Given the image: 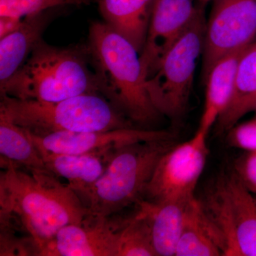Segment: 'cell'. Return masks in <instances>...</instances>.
Instances as JSON below:
<instances>
[{
  "instance_id": "20",
  "label": "cell",
  "mask_w": 256,
  "mask_h": 256,
  "mask_svg": "<svg viewBox=\"0 0 256 256\" xmlns=\"http://www.w3.org/2000/svg\"><path fill=\"white\" fill-rule=\"evenodd\" d=\"M1 162L28 169L47 170L38 148L23 128L0 114Z\"/></svg>"
},
{
  "instance_id": "7",
  "label": "cell",
  "mask_w": 256,
  "mask_h": 256,
  "mask_svg": "<svg viewBox=\"0 0 256 256\" xmlns=\"http://www.w3.org/2000/svg\"><path fill=\"white\" fill-rule=\"evenodd\" d=\"M202 204L223 256H256V198L235 174L220 178Z\"/></svg>"
},
{
  "instance_id": "2",
  "label": "cell",
  "mask_w": 256,
  "mask_h": 256,
  "mask_svg": "<svg viewBox=\"0 0 256 256\" xmlns=\"http://www.w3.org/2000/svg\"><path fill=\"white\" fill-rule=\"evenodd\" d=\"M85 44L100 95L132 122H156L161 114L146 90L140 54L134 45L99 21L90 22Z\"/></svg>"
},
{
  "instance_id": "3",
  "label": "cell",
  "mask_w": 256,
  "mask_h": 256,
  "mask_svg": "<svg viewBox=\"0 0 256 256\" xmlns=\"http://www.w3.org/2000/svg\"><path fill=\"white\" fill-rule=\"evenodd\" d=\"M88 94L100 92L86 44L56 46L43 40L0 87V96L44 102Z\"/></svg>"
},
{
  "instance_id": "24",
  "label": "cell",
  "mask_w": 256,
  "mask_h": 256,
  "mask_svg": "<svg viewBox=\"0 0 256 256\" xmlns=\"http://www.w3.org/2000/svg\"><path fill=\"white\" fill-rule=\"evenodd\" d=\"M234 174L252 194H256V152H245L236 160Z\"/></svg>"
},
{
  "instance_id": "13",
  "label": "cell",
  "mask_w": 256,
  "mask_h": 256,
  "mask_svg": "<svg viewBox=\"0 0 256 256\" xmlns=\"http://www.w3.org/2000/svg\"><path fill=\"white\" fill-rule=\"evenodd\" d=\"M63 9L56 8L26 16L18 30L0 40V87L24 64Z\"/></svg>"
},
{
  "instance_id": "1",
  "label": "cell",
  "mask_w": 256,
  "mask_h": 256,
  "mask_svg": "<svg viewBox=\"0 0 256 256\" xmlns=\"http://www.w3.org/2000/svg\"><path fill=\"white\" fill-rule=\"evenodd\" d=\"M0 223L24 233L42 256L60 229L80 224L88 210L80 197L47 170L28 169L1 162Z\"/></svg>"
},
{
  "instance_id": "23",
  "label": "cell",
  "mask_w": 256,
  "mask_h": 256,
  "mask_svg": "<svg viewBox=\"0 0 256 256\" xmlns=\"http://www.w3.org/2000/svg\"><path fill=\"white\" fill-rule=\"evenodd\" d=\"M227 132L230 146L245 152H256V118L244 124H236Z\"/></svg>"
},
{
  "instance_id": "4",
  "label": "cell",
  "mask_w": 256,
  "mask_h": 256,
  "mask_svg": "<svg viewBox=\"0 0 256 256\" xmlns=\"http://www.w3.org/2000/svg\"><path fill=\"white\" fill-rule=\"evenodd\" d=\"M0 114L34 136L132 128L133 122L100 94L57 102L21 100L1 96Z\"/></svg>"
},
{
  "instance_id": "11",
  "label": "cell",
  "mask_w": 256,
  "mask_h": 256,
  "mask_svg": "<svg viewBox=\"0 0 256 256\" xmlns=\"http://www.w3.org/2000/svg\"><path fill=\"white\" fill-rule=\"evenodd\" d=\"M26 132L38 149L56 154L96 152L119 149L134 143L172 140L173 138V134L166 131L134 127L92 132H60L45 136Z\"/></svg>"
},
{
  "instance_id": "18",
  "label": "cell",
  "mask_w": 256,
  "mask_h": 256,
  "mask_svg": "<svg viewBox=\"0 0 256 256\" xmlns=\"http://www.w3.org/2000/svg\"><path fill=\"white\" fill-rule=\"evenodd\" d=\"M256 108V42L248 46L239 60L233 96L215 124L218 134L227 132Z\"/></svg>"
},
{
  "instance_id": "14",
  "label": "cell",
  "mask_w": 256,
  "mask_h": 256,
  "mask_svg": "<svg viewBox=\"0 0 256 256\" xmlns=\"http://www.w3.org/2000/svg\"><path fill=\"white\" fill-rule=\"evenodd\" d=\"M46 169L68 184L80 197L102 176L116 150L84 154H56L40 150Z\"/></svg>"
},
{
  "instance_id": "26",
  "label": "cell",
  "mask_w": 256,
  "mask_h": 256,
  "mask_svg": "<svg viewBox=\"0 0 256 256\" xmlns=\"http://www.w3.org/2000/svg\"><path fill=\"white\" fill-rule=\"evenodd\" d=\"M196 2L198 3V4L200 5V6H201L202 8L204 9L205 6L208 4V3H210V2L214 1V0H196Z\"/></svg>"
},
{
  "instance_id": "22",
  "label": "cell",
  "mask_w": 256,
  "mask_h": 256,
  "mask_svg": "<svg viewBox=\"0 0 256 256\" xmlns=\"http://www.w3.org/2000/svg\"><path fill=\"white\" fill-rule=\"evenodd\" d=\"M97 0H0V16L24 18L56 8L89 5Z\"/></svg>"
},
{
  "instance_id": "8",
  "label": "cell",
  "mask_w": 256,
  "mask_h": 256,
  "mask_svg": "<svg viewBox=\"0 0 256 256\" xmlns=\"http://www.w3.org/2000/svg\"><path fill=\"white\" fill-rule=\"evenodd\" d=\"M207 136L208 133L198 129L191 139L165 152L156 165L142 200L161 203L194 197L208 154Z\"/></svg>"
},
{
  "instance_id": "25",
  "label": "cell",
  "mask_w": 256,
  "mask_h": 256,
  "mask_svg": "<svg viewBox=\"0 0 256 256\" xmlns=\"http://www.w3.org/2000/svg\"><path fill=\"white\" fill-rule=\"evenodd\" d=\"M24 18L12 16H0V40L20 28Z\"/></svg>"
},
{
  "instance_id": "12",
  "label": "cell",
  "mask_w": 256,
  "mask_h": 256,
  "mask_svg": "<svg viewBox=\"0 0 256 256\" xmlns=\"http://www.w3.org/2000/svg\"><path fill=\"white\" fill-rule=\"evenodd\" d=\"M122 222L88 215L82 224L60 229L42 256H116Z\"/></svg>"
},
{
  "instance_id": "5",
  "label": "cell",
  "mask_w": 256,
  "mask_h": 256,
  "mask_svg": "<svg viewBox=\"0 0 256 256\" xmlns=\"http://www.w3.org/2000/svg\"><path fill=\"white\" fill-rule=\"evenodd\" d=\"M172 140L128 144L116 150L102 176L80 196L88 215L106 218L142 201L161 156Z\"/></svg>"
},
{
  "instance_id": "9",
  "label": "cell",
  "mask_w": 256,
  "mask_h": 256,
  "mask_svg": "<svg viewBox=\"0 0 256 256\" xmlns=\"http://www.w3.org/2000/svg\"><path fill=\"white\" fill-rule=\"evenodd\" d=\"M202 54L205 82L215 64L248 46L256 36V0H214Z\"/></svg>"
},
{
  "instance_id": "21",
  "label": "cell",
  "mask_w": 256,
  "mask_h": 256,
  "mask_svg": "<svg viewBox=\"0 0 256 256\" xmlns=\"http://www.w3.org/2000/svg\"><path fill=\"white\" fill-rule=\"evenodd\" d=\"M138 206L136 215L124 220L120 228L116 256H156L146 213Z\"/></svg>"
},
{
  "instance_id": "27",
  "label": "cell",
  "mask_w": 256,
  "mask_h": 256,
  "mask_svg": "<svg viewBox=\"0 0 256 256\" xmlns=\"http://www.w3.org/2000/svg\"></svg>"
},
{
  "instance_id": "15",
  "label": "cell",
  "mask_w": 256,
  "mask_h": 256,
  "mask_svg": "<svg viewBox=\"0 0 256 256\" xmlns=\"http://www.w3.org/2000/svg\"><path fill=\"white\" fill-rule=\"evenodd\" d=\"M156 0H97L104 22L134 45L140 54Z\"/></svg>"
},
{
  "instance_id": "19",
  "label": "cell",
  "mask_w": 256,
  "mask_h": 256,
  "mask_svg": "<svg viewBox=\"0 0 256 256\" xmlns=\"http://www.w3.org/2000/svg\"><path fill=\"white\" fill-rule=\"evenodd\" d=\"M176 256H223L218 234L195 196L190 202L186 220L176 246Z\"/></svg>"
},
{
  "instance_id": "10",
  "label": "cell",
  "mask_w": 256,
  "mask_h": 256,
  "mask_svg": "<svg viewBox=\"0 0 256 256\" xmlns=\"http://www.w3.org/2000/svg\"><path fill=\"white\" fill-rule=\"evenodd\" d=\"M202 10L196 0H156L140 53L146 80Z\"/></svg>"
},
{
  "instance_id": "17",
  "label": "cell",
  "mask_w": 256,
  "mask_h": 256,
  "mask_svg": "<svg viewBox=\"0 0 256 256\" xmlns=\"http://www.w3.org/2000/svg\"><path fill=\"white\" fill-rule=\"evenodd\" d=\"M247 48L225 56L210 70L204 82L206 84V98L198 128L200 130L208 134L228 108L234 94L239 60Z\"/></svg>"
},
{
  "instance_id": "6",
  "label": "cell",
  "mask_w": 256,
  "mask_h": 256,
  "mask_svg": "<svg viewBox=\"0 0 256 256\" xmlns=\"http://www.w3.org/2000/svg\"><path fill=\"white\" fill-rule=\"evenodd\" d=\"M206 28L202 10L146 78V90L154 107L173 122L180 120L188 110Z\"/></svg>"
},
{
  "instance_id": "16",
  "label": "cell",
  "mask_w": 256,
  "mask_h": 256,
  "mask_svg": "<svg viewBox=\"0 0 256 256\" xmlns=\"http://www.w3.org/2000/svg\"><path fill=\"white\" fill-rule=\"evenodd\" d=\"M193 198L161 203L142 200L138 204L146 213L156 256H175L186 220L188 203Z\"/></svg>"
}]
</instances>
